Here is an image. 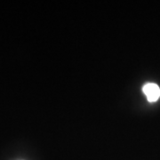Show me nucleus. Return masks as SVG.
Instances as JSON below:
<instances>
[{"mask_svg": "<svg viewBox=\"0 0 160 160\" xmlns=\"http://www.w3.org/2000/svg\"><path fill=\"white\" fill-rule=\"evenodd\" d=\"M142 91L149 102H155L160 98L159 86L154 83H148L142 87Z\"/></svg>", "mask_w": 160, "mask_h": 160, "instance_id": "obj_1", "label": "nucleus"}]
</instances>
